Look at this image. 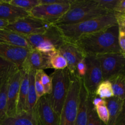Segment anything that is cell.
Wrapping results in <instances>:
<instances>
[{"instance_id":"cell-19","label":"cell","mask_w":125,"mask_h":125,"mask_svg":"<svg viewBox=\"0 0 125 125\" xmlns=\"http://www.w3.org/2000/svg\"><path fill=\"white\" fill-rule=\"evenodd\" d=\"M0 125H39L35 113L23 112L13 117H7Z\"/></svg>"},{"instance_id":"cell-36","label":"cell","mask_w":125,"mask_h":125,"mask_svg":"<svg viewBox=\"0 0 125 125\" xmlns=\"http://www.w3.org/2000/svg\"><path fill=\"white\" fill-rule=\"evenodd\" d=\"M73 0H40V4H71Z\"/></svg>"},{"instance_id":"cell-20","label":"cell","mask_w":125,"mask_h":125,"mask_svg":"<svg viewBox=\"0 0 125 125\" xmlns=\"http://www.w3.org/2000/svg\"><path fill=\"white\" fill-rule=\"evenodd\" d=\"M22 71V77L20 87L18 101L17 107V114L26 111L27 98L29 89V73Z\"/></svg>"},{"instance_id":"cell-10","label":"cell","mask_w":125,"mask_h":125,"mask_svg":"<svg viewBox=\"0 0 125 125\" xmlns=\"http://www.w3.org/2000/svg\"><path fill=\"white\" fill-rule=\"evenodd\" d=\"M87 70L83 83L89 95H94L99 84L103 81V73L100 62L96 56L85 57Z\"/></svg>"},{"instance_id":"cell-23","label":"cell","mask_w":125,"mask_h":125,"mask_svg":"<svg viewBox=\"0 0 125 125\" xmlns=\"http://www.w3.org/2000/svg\"><path fill=\"white\" fill-rule=\"evenodd\" d=\"M109 81L112 85L114 96L125 100V74L114 76Z\"/></svg>"},{"instance_id":"cell-39","label":"cell","mask_w":125,"mask_h":125,"mask_svg":"<svg viewBox=\"0 0 125 125\" xmlns=\"http://www.w3.org/2000/svg\"><path fill=\"white\" fill-rule=\"evenodd\" d=\"M9 23L7 21L0 19V29H5L9 25Z\"/></svg>"},{"instance_id":"cell-17","label":"cell","mask_w":125,"mask_h":125,"mask_svg":"<svg viewBox=\"0 0 125 125\" xmlns=\"http://www.w3.org/2000/svg\"><path fill=\"white\" fill-rule=\"evenodd\" d=\"M0 43L32 50L27 37L16 32L7 29H0Z\"/></svg>"},{"instance_id":"cell-21","label":"cell","mask_w":125,"mask_h":125,"mask_svg":"<svg viewBox=\"0 0 125 125\" xmlns=\"http://www.w3.org/2000/svg\"><path fill=\"white\" fill-rule=\"evenodd\" d=\"M109 112V121L107 125H115L117 118L120 113L123 100L113 96L105 100Z\"/></svg>"},{"instance_id":"cell-11","label":"cell","mask_w":125,"mask_h":125,"mask_svg":"<svg viewBox=\"0 0 125 125\" xmlns=\"http://www.w3.org/2000/svg\"><path fill=\"white\" fill-rule=\"evenodd\" d=\"M21 77L22 71L19 69L12 74L8 79L7 91V117L17 115V107Z\"/></svg>"},{"instance_id":"cell-8","label":"cell","mask_w":125,"mask_h":125,"mask_svg":"<svg viewBox=\"0 0 125 125\" xmlns=\"http://www.w3.org/2000/svg\"><path fill=\"white\" fill-rule=\"evenodd\" d=\"M96 57L101 66L103 81L118 74H125V56L122 53L104 54Z\"/></svg>"},{"instance_id":"cell-16","label":"cell","mask_w":125,"mask_h":125,"mask_svg":"<svg viewBox=\"0 0 125 125\" xmlns=\"http://www.w3.org/2000/svg\"><path fill=\"white\" fill-rule=\"evenodd\" d=\"M30 15L29 12L9 4L5 0L0 1V19L12 23L21 18Z\"/></svg>"},{"instance_id":"cell-37","label":"cell","mask_w":125,"mask_h":125,"mask_svg":"<svg viewBox=\"0 0 125 125\" xmlns=\"http://www.w3.org/2000/svg\"><path fill=\"white\" fill-rule=\"evenodd\" d=\"M115 14L125 15V0H118L114 9Z\"/></svg>"},{"instance_id":"cell-18","label":"cell","mask_w":125,"mask_h":125,"mask_svg":"<svg viewBox=\"0 0 125 125\" xmlns=\"http://www.w3.org/2000/svg\"><path fill=\"white\" fill-rule=\"evenodd\" d=\"M89 94L87 89H85L81 79L78 114H77L75 125H87L88 120V114H89Z\"/></svg>"},{"instance_id":"cell-14","label":"cell","mask_w":125,"mask_h":125,"mask_svg":"<svg viewBox=\"0 0 125 125\" xmlns=\"http://www.w3.org/2000/svg\"><path fill=\"white\" fill-rule=\"evenodd\" d=\"M50 53H43L35 49L29 50L20 70L29 73L31 71L49 69Z\"/></svg>"},{"instance_id":"cell-29","label":"cell","mask_w":125,"mask_h":125,"mask_svg":"<svg viewBox=\"0 0 125 125\" xmlns=\"http://www.w3.org/2000/svg\"><path fill=\"white\" fill-rule=\"evenodd\" d=\"M7 3L20 7L29 12L40 4V0H5Z\"/></svg>"},{"instance_id":"cell-13","label":"cell","mask_w":125,"mask_h":125,"mask_svg":"<svg viewBox=\"0 0 125 125\" xmlns=\"http://www.w3.org/2000/svg\"><path fill=\"white\" fill-rule=\"evenodd\" d=\"M57 50L65 59L68 64L67 69L70 75L75 76L77 65L85 58V55L75 44L67 41H65Z\"/></svg>"},{"instance_id":"cell-22","label":"cell","mask_w":125,"mask_h":125,"mask_svg":"<svg viewBox=\"0 0 125 125\" xmlns=\"http://www.w3.org/2000/svg\"><path fill=\"white\" fill-rule=\"evenodd\" d=\"M35 71H31L29 73V84L26 112H30V113H32L34 112V109L39 100L35 89V83H35Z\"/></svg>"},{"instance_id":"cell-38","label":"cell","mask_w":125,"mask_h":125,"mask_svg":"<svg viewBox=\"0 0 125 125\" xmlns=\"http://www.w3.org/2000/svg\"><path fill=\"white\" fill-rule=\"evenodd\" d=\"M115 125H125V100H123V104L120 113L117 118Z\"/></svg>"},{"instance_id":"cell-25","label":"cell","mask_w":125,"mask_h":125,"mask_svg":"<svg viewBox=\"0 0 125 125\" xmlns=\"http://www.w3.org/2000/svg\"><path fill=\"white\" fill-rule=\"evenodd\" d=\"M50 65L54 70H62L68 67L65 59L57 50L50 53Z\"/></svg>"},{"instance_id":"cell-35","label":"cell","mask_w":125,"mask_h":125,"mask_svg":"<svg viewBox=\"0 0 125 125\" xmlns=\"http://www.w3.org/2000/svg\"><path fill=\"white\" fill-rule=\"evenodd\" d=\"M35 83V89L37 95V98L38 99H39L40 98L45 95V94L44 88L41 82H40V77L36 72L35 73V83Z\"/></svg>"},{"instance_id":"cell-31","label":"cell","mask_w":125,"mask_h":125,"mask_svg":"<svg viewBox=\"0 0 125 125\" xmlns=\"http://www.w3.org/2000/svg\"><path fill=\"white\" fill-rule=\"evenodd\" d=\"M94 108L99 119L107 125L109 121V112L105 100L100 103L98 105L94 107Z\"/></svg>"},{"instance_id":"cell-26","label":"cell","mask_w":125,"mask_h":125,"mask_svg":"<svg viewBox=\"0 0 125 125\" xmlns=\"http://www.w3.org/2000/svg\"><path fill=\"white\" fill-rule=\"evenodd\" d=\"M8 79L9 78L0 85V122L7 117V91Z\"/></svg>"},{"instance_id":"cell-4","label":"cell","mask_w":125,"mask_h":125,"mask_svg":"<svg viewBox=\"0 0 125 125\" xmlns=\"http://www.w3.org/2000/svg\"><path fill=\"white\" fill-rule=\"evenodd\" d=\"M50 76L52 79V90L46 96L52 109L60 117L68 94L71 75L68 70L65 68L54 70Z\"/></svg>"},{"instance_id":"cell-34","label":"cell","mask_w":125,"mask_h":125,"mask_svg":"<svg viewBox=\"0 0 125 125\" xmlns=\"http://www.w3.org/2000/svg\"><path fill=\"white\" fill-rule=\"evenodd\" d=\"M87 70V64L85 57L83 60H81L77 65L76 68L75 76L78 79L83 80L86 74Z\"/></svg>"},{"instance_id":"cell-24","label":"cell","mask_w":125,"mask_h":125,"mask_svg":"<svg viewBox=\"0 0 125 125\" xmlns=\"http://www.w3.org/2000/svg\"><path fill=\"white\" fill-rule=\"evenodd\" d=\"M18 70L15 65L0 57V85Z\"/></svg>"},{"instance_id":"cell-3","label":"cell","mask_w":125,"mask_h":125,"mask_svg":"<svg viewBox=\"0 0 125 125\" xmlns=\"http://www.w3.org/2000/svg\"><path fill=\"white\" fill-rule=\"evenodd\" d=\"M110 13L100 7L96 0H73L68 10L54 24H74Z\"/></svg>"},{"instance_id":"cell-6","label":"cell","mask_w":125,"mask_h":125,"mask_svg":"<svg viewBox=\"0 0 125 125\" xmlns=\"http://www.w3.org/2000/svg\"><path fill=\"white\" fill-rule=\"evenodd\" d=\"M26 37L32 48L43 53L56 51L65 42L55 24L51 25L45 32Z\"/></svg>"},{"instance_id":"cell-40","label":"cell","mask_w":125,"mask_h":125,"mask_svg":"<svg viewBox=\"0 0 125 125\" xmlns=\"http://www.w3.org/2000/svg\"><path fill=\"white\" fill-rule=\"evenodd\" d=\"M123 15V17H125V15Z\"/></svg>"},{"instance_id":"cell-9","label":"cell","mask_w":125,"mask_h":125,"mask_svg":"<svg viewBox=\"0 0 125 125\" xmlns=\"http://www.w3.org/2000/svg\"><path fill=\"white\" fill-rule=\"evenodd\" d=\"M70 4H39L29 12L31 16L54 24L70 9Z\"/></svg>"},{"instance_id":"cell-15","label":"cell","mask_w":125,"mask_h":125,"mask_svg":"<svg viewBox=\"0 0 125 125\" xmlns=\"http://www.w3.org/2000/svg\"><path fill=\"white\" fill-rule=\"evenodd\" d=\"M29 50H31L0 43V57L15 64L20 70Z\"/></svg>"},{"instance_id":"cell-12","label":"cell","mask_w":125,"mask_h":125,"mask_svg":"<svg viewBox=\"0 0 125 125\" xmlns=\"http://www.w3.org/2000/svg\"><path fill=\"white\" fill-rule=\"evenodd\" d=\"M39 125H59L60 117L50 105L46 95L38 100L34 109Z\"/></svg>"},{"instance_id":"cell-30","label":"cell","mask_w":125,"mask_h":125,"mask_svg":"<svg viewBox=\"0 0 125 125\" xmlns=\"http://www.w3.org/2000/svg\"><path fill=\"white\" fill-rule=\"evenodd\" d=\"M40 77V82L45 90V95H50L52 90V79L50 76L48 75L43 70H36Z\"/></svg>"},{"instance_id":"cell-33","label":"cell","mask_w":125,"mask_h":125,"mask_svg":"<svg viewBox=\"0 0 125 125\" xmlns=\"http://www.w3.org/2000/svg\"><path fill=\"white\" fill-rule=\"evenodd\" d=\"M96 1L100 7L108 12L114 13V9L118 0H96Z\"/></svg>"},{"instance_id":"cell-27","label":"cell","mask_w":125,"mask_h":125,"mask_svg":"<svg viewBox=\"0 0 125 125\" xmlns=\"http://www.w3.org/2000/svg\"><path fill=\"white\" fill-rule=\"evenodd\" d=\"M94 95L103 100H106L113 97V90H112V85L109 81H103L97 87Z\"/></svg>"},{"instance_id":"cell-2","label":"cell","mask_w":125,"mask_h":125,"mask_svg":"<svg viewBox=\"0 0 125 125\" xmlns=\"http://www.w3.org/2000/svg\"><path fill=\"white\" fill-rule=\"evenodd\" d=\"M117 24L115 13H110L74 24L55 25L57 26L65 41L74 43L82 37Z\"/></svg>"},{"instance_id":"cell-7","label":"cell","mask_w":125,"mask_h":125,"mask_svg":"<svg viewBox=\"0 0 125 125\" xmlns=\"http://www.w3.org/2000/svg\"><path fill=\"white\" fill-rule=\"evenodd\" d=\"M52 24L29 15L10 23L5 29L29 36L45 32Z\"/></svg>"},{"instance_id":"cell-5","label":"cell","mask_w":125,"mask_h":125,"mask_svg":"<svg viewBox=\"0 0 125 125\" xmlns=\"http://www.w3.org/2000/svg\"><path fill=\"white\" fill-rule=\"evenodd\" d=\"M81 80L71 76L68 94L60 115L59 125H75L79 104Z\"/></svg>"},{"instance_id":"cell-32","label":"cell","mask_w":125,"mask_h":125,"mask_svg":"<svg viewBox=\"0 0 125 125\" xmlns=\"http://www.w3.org/2000/svg\"><path fill=\"white\" fill-rule=\"evenodd\" d=\"M87 125H106L101 122L96 115L95 108L92 104L89 96V114H88V120Z\"/></svg>"},{"instance_id":"cell-28","label":"cell","mask_w":125,"mask_h":125,"mask_svg":"<svg viewBox=\"0 0 125 125\" xmlns=\"http://www.w3.org/2000/svg\"><path fill=\"white\" fill-rule=\"evenodd\" d=\"M118 30V43L122 53L125 56V18L122 15L115 14Z\"/></svg>"},{"instance_id":"cell-1","label":"cell","mask_w":125,"mask_h":125,"mask_svg":"<svg viewBox=\"0 0 125 125\" xmlns=\"http://www.w3.org/2000/svg\"><path fill=\"white\" fill-rule=\"evenodd\" d=\"M118 25L79 38L74 43L85 57L110 53H122L118 43Z\"/></svg>"}]
</instances>
